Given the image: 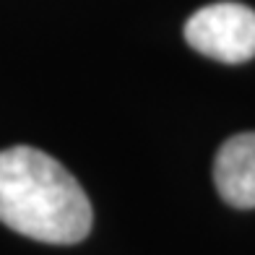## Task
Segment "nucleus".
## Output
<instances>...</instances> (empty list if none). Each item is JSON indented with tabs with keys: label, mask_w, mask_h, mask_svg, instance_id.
Segmentation results:
<instances>
[{
	"label": "nucleus",
	"mask_w": 255,
	"mask_h": 255,
	"mask_svg": "<svg viewBox=\"0 0 255 255\" xmlns=\"http://www.w3.org/2000/svg\"><path fill=\"white\" fill-rule=\"evenodd\" d=\"M91 203L60 161L31 146L0 151V222L29 240L76 245L91 232Z\"/></svg>",
	"instance_id": "obj_1"
},
{
	"label": "nucleus",
	"mask_w": 255,
	"mask_h": 255,
	"mask_svg": "<svg viewBox=\"0 0 255 255\" xmlns=\"http://www.w3.org/2000/svg\"><path fill=\"white\" fill-rule=\"evenodd\" d=\"M214 182L229 206L255 208V130L222 143L214 161Z\"/></svg>",
	"instance_id": "obj_3"
},
{
	"label": "nucleus",
	"mask_w": 255,
	"mask_h": 255,
	"mask_svg": "<svg viewBox=\"0 0 255 255\" xmlns=\"http://www.w3.org/2000/svg\"><path fill=\"white\" fill-rule=\"evenodd\" d=\"M188 44L211 60L240 65L255 57V10L242 3H211L188 18Z\"/></svg>",
	"instance_id": "obj_2"
}]
</instances>
